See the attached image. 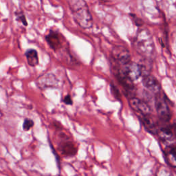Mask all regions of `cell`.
<instances>
[{
  "label": "cell",
  "mask_w": 176,
  "mask_h": 176,
  "mask_svg": "<svg viewBox=\"0 0 176 176\" xmlns=\"http://www.w3.org/2000/svg\"><path fill=\"white\" fill-rule=\"evenodd\" d=\"M69 7L75 22L83 29L93 26V18L85 0H69Z\"/></svg>",
  "instance_id": "obj_1"
},
{
  "label": "cell",
  "mask_w": 176,
  "mask_h": 176,
  "mask_svg": "<svg viewBox=\"0 0 176 176\" xmlns=\"http://www.w3.org/2000/svg\"><path fill=\"white\" fill-rule=\"evenodd\" d=\"M137 52L145 57L149 58L154 52V43L150 32L147 29L140 30L138 32L133 43Z\"/></svg>",
  "instance_id": "obj_2"
},
{
  "label": "cell",
  "mask_w": 176,
  "mask_h": 176,
  "mask_svg": "<svg viewBox=\"0 0 176 176\" xmlns=\"http://www.w3.org/2000/svg\"><path fill=\"white\" fill-rule=\"evenodd\" d=\"M155 105L157 114L160 119L164 122H169L171 119L172 114L168 103L166 102V96L162 97L160 96V93L157 94Z\"/></svg>",
  "instance_id": "obj_3"
},
{
  "label": "cell",
  "mask_w": 176,
  "mask_h": 176,
  "mask_svg": "<svg viewBox=\"0 0 176 176\" xmlns=\"http://www.w3.org/2000/svg\"><path fill=\"white\" fill-rule=\"evenodd\" d=\"M112 57L116 63L125 66L131 61L130 52L122 45H116L112 50Z\"/></svg>",
  "instance_id": "obj_4"
},
{
  "label": "cell",
  "mask_w": 176,
  "mask_h": 176,
  "mask_svg": "<svg viewBox=\"0 0 176 176\" xmlns=\"http://www.w3.org/2000/svg\"><path fill=\"white\" fill-rule=\"evenodd\" d=\"M116 76L117 78L118 82L122 86L126 94L130 96L131 98L135 97V87L133 85V81L130 78L127 77L124 73L122 70H117L116 72Z\"/></svg>",
  "instance_id": "obj_5"
},
{
  "label": "cell",
  "mask_w": 176,
  "mask_h": 176,
  "mask_svg": "<svg viewBox=\"0 0 176 176\" xmlns=\"http://www.w3.org/2000/svg\"><path fill=\"white\" fill-rule=\"evenodd\" d=\"M122 71L132 81H134L142 75L143 67L137 63L131 61L125 66H123Z\"/></svg>",
  "instance_id": "obj_6"
},
{
  "label": "cell",
  "mask_w": 176,
  "mask_h": 176,
  "mask_svg": "<svg viewBox=\"0 0 176 176\" xmlns=\"http://www.w3.org/2000/svg\"><path fill=\"white\" fill-rule=\"evenodd\" d=\"M37 83L40 89H45L47 88L57 87L59 85V81L54 74L47 73L40 76L37 78Z\"/></svg>",
  "instance_id": "obj_7"
},
{
  "label": "cell",
  "mask_w": 176,
  "mask_h": 176,
  "mask_svg": "<svg viewBox=\"0 0 176 176\" xmlns=\"http://www.w3.org/2000/svg\"><path fill=\"white\" fill-rule=\"evenodd\" d=\"M129 105L133 110L140 113L141 115H149L152 112L150 107L146 102L136 97L131 98L129 100Z\"/></svg>",
  "instance_id": "obj_8"
},
{
  "label": "cell",
  "mask_w": 176,
  "mask_h": 176,
  "mask_svg": "<svg viewBox=\"0 0 176 176\" xmlns=\"http://www.w3.org/2000/svg\"><path fill=\"white\" fill-rule=\"evenodd\" d=\"M142 82L144 87L147 88L149 91H152V92L154 94H156L160 92L161 87H160L159 81L157 80L156 77L152 76V74H144Z\"/></svg>",
  "instance_id": "obj_9"
},
{
  "label": "cell",
  "mask_w": 176,
  "mask_h": 176,
  "mask_svg": "<svg viewBox=\"0 0 176 176\" xmlns=\"http://www.w3.org/2000/svg\"><path fill=\"white\" fill-rule=\"evenodd\" d=\"M157 135H158L161 142L168 145V146H170L173 144L175 140H176L175 135L173 134V132L172 131L171 127H164L160 128L159 130H158Z\"/></svg>",
  "instance_id": "obj_10"
},
{
  "label": "cell",
  "mask_w": 176,
  "mask_h": 176,
  "mask_svg": "<svg viewBox=\"0 0 176 176\" xmlns=\"http://www.w3.org/2000/svg\"><path fill=\"white\" fill-rule=\"evenodd\" d=\"M60 34L54 30H50L45 36V40L53 50L57 51L62 47V40Z\"/></svg>",
  "instance_id": "obj_11"
},
{
  "label": "cell",
  "mask_w": 176,
  "mask_h": 176,
  "mask_svg": "<svg viewBox=\"0 0 176 176\" xmlns=\"http://www.w3.org/2000/svg\"><path fill=\"white\" fill-rule=\"evenodd\" d=\"M140 120L142 122L143 126L149 133L156 135L158 133L156 122L153 119L150 114L149 115H142L140 116Z\"/></svg>",
  "instance_id": "obj_12"
},
{
  "label": "cell",
  "mask_w": 176,
  "mask_h": 176,
  "mask_svg": "<svg viewBox=\"0 0 176 176\" xmlns=\"http://www.w3.org/2000/svg\"><path fill=\"white\" fill-rule=\"evenodd\" d=\"M28 65L31 67H36L39 64V57L36 50L28 49L25 53Z\"/></svg>",
  "instance_id": "obj_13"
},
{
  "label": "cell",
  "mask_w": 176,
  "mask_h": 176,
  "mask_svg": "<svg viewBox=\"0 0 176 176\" xmlns=\"http://www.w3.org/2000/svg\"><path fill=\"white\" fill-rule=\"evenodd\" d=\"M61 151L66 156H73L76 153V149L74 145L71 142H65L61 145Z\"/></svg>",
  "instance_id": "obj_14"
},
{
  "label": "cell",
  "mask_w": 176,
  "mask_h": 176,
  "mask_svg": "<svg viewBox=\"0 0 176 176\" xmlns=\"http://www.w3.org/2000/svg\"><path fill=\"white\" fill-rule=\"evenodd\" d=\"M164 156L167 163L172 167L176 168V158L174 156V155L172 154L169 151H167L164 154Z\"/></svg>",
  "instance_id": "obj_15"
},
{
  "label": "cell",
  "mask_w": 176,
  "mask_h": 176,
  "mask_svg": "<svg viewBox=\"0 0 176 176\" xmlns=\"http://www.w3.org/2000/svg\"><path fill=\"white\" fill-rule=\"evenodd\" d=\"M156 176H173L171 172L165 167H161L158 170Z\"/></svg>",
  "instance_id": "obj_16"
},
{
  "label": "cell",
  "mask_w": 176,
  "mask_h": 176,
  "mask_svg": "<svg viewBox=\"0 0 176 176\" xmlns=\"http://www.w3.org/2000/svg\"><path fill=\"white\" fill-rule=\"evenodd\" d=\"M33 126H34V122L32 121V120L26 118V119L24 120V123H23V129H24L25 131H29Z\"/></svg>",
  "instance_id": "obj_17"
},
{
  "label": "cell",
  "mask_w": 176,
  "mask_h": 176,
  "mask_svg": "<svg viewBox=\"0 0 176 176\" xmlns=\"http://www.w3.org/2000/svg\"><path fill=\"white\" fill-rule=\"evenodd\" d=\"M15 15H16V19L18 22H22L25 26H28V23H27V21H26V17H25V15L24 13H23V12H20V13L17 12L15 13Z\"/></svg>",
  "instance_id": "obj_18"
},
{
  "label": "cell",
  "mask_w": 176,
  "mask_h": 176,
  "mask_svg": "<svg viewBox=\"0 0 176 176\" xmlns=\"http://www.w3.org/2000/svg\"><path fill=\"white\" fill-rule=\"evenodd\" d=\"M130 17L133 21V22L134 23L135 25L136 26H138V27H140L142 26L143 24H144V22L142 20V19H140V17H137L136 15L134 14H130Z\"/></svg>",
  "instance_id": "obj_19"
},
{
  "label": "cell",
  "mask_w": 176,
  "mask_h": 176,
  "mask_svg": "<svg viewBox=\"0 0 176 176\" xmlns=\"http://www.w3.org/2000/svg\"><path fill=\"white\" fill-rule=\"evenodd\" d=\"M111 89H112V93L114 94V96L116 97V98L118 99H120V92L118 91V89H117V88L114 87V85H112V86H111Z\"/></svg>",
  "instance_id": "obj_20"
},
{
  "label": "cell",
  "mask_w": 176,
  "mask_h": 176,
  "mask_svg": "<svg viewBox=\"0 0 176 176\" xmlns=\"http://www.w3.org/2000/svg\"><path fill=\"white\" fill-rule=\"evenodd\" d=\"M64 102L66 105H72V99L70 95H67L64 98Z\"/></svg>",
  "instance_id": "obj_21"
},
{
  "label": "cell",
  "mask_w": 176,
  "mask_h": 176,
  "mask_svg": "<svg viewBox=\"0 0 176 176\" xmlns=\"http://www.w3.org/2000/svg\"><path fill=\"white\" fill-rule=\"evenodd\" d=\"M168 151H169V152H171L172 154L174 155V156L176 158V146H173L171 147V148H170Z\"/></svg>",
  "instance_id": "obj_22"
},
{
  "label": "cell",
  "mask_w": 176,
  "mask_h": 176,
  "mask_svg": "<svg viewBox=\"0 0 176 176\" xmlns=\"http://www.w3.org/2000/svg\"><path fill=\"white\" fill-rule=\"evenodd\" d=\"M171 129H172V131H173V134H174V135H175V139H176V122H174V123L173 124V125L171 126Z\"/></svg>",
  "instance_id": "obj_23"
},
{
  "label": "cell",
  "mask_w": 176,
  "mask_h": 176,
  "mask_svg": "<svg viewBox=\"0 0 176 176\" xmlns=\"http://www.w3.org/2000/svg\"><path fill=\"white\" fill-rule=\"evenodd\" d=\"M119 176H122V175H119Z\"/></svg>",
  "instance_id": "obj_24"
},
{
  "label": "cell",
  "mask_w": 176,
  "mask_h": 176,
  "mask_svg": "<svg viewBox=\"0 0 176 176\" xmlns=\"http://www.w3.org/2000/svg\"><path fill=\"white\" fill-rule=\"evenodd\" d=\"M137 176H138V175H137Z\"/></svg>",
  "instance_id": "obj_25"
}]
</instances>
